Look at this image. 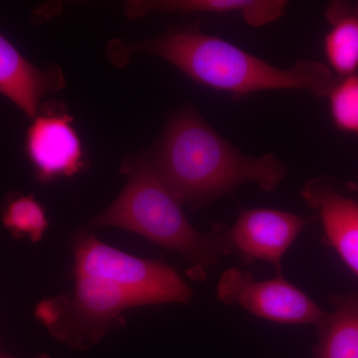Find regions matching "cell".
Returning <instances> with one entry per match:
<instances>
[{"mask_svg": "<svg viewBox=\"0 0 358 358\" xmlns=\"http://www.w3.org/2000/svg\"><path fill=\"white\" fill-rule=\"evenodd\" d=\"M326 18L329 24L324 39L327 67L338 78L358 74V3L331 2Z\"/></svg>", "mask_w": 358, "mask_h": 358, "instance_id": "13", "label": "cell"}, {"mask_svg": "<svg viewBox=\"0 0 358 358\" xmlns=\"http://www.w3.org/2000/svg\"><path fill=\"white\" fill-rule=\"evenodd\" d=\"M0 358H13V357H9V355H6V353L0 352Z\"/></svg>", "mask_w": 358, "mask_h": 358, "instance_id": "17", "label": "cell"}, {"mask_svg": "<svg viewBox=\"0 0 358 358\" xmlns=\"http://www.w3.org/2000/svg\"><path fill=\"white\" fill-rule=\"evenodd\" d=\"M1 220L14 237L32 242L40 241L49 226L43 207L33 195L11 197L2 211Z\"/></svg>", "mask_w": 358, "mask_h": 358, "instance_id": "14", "label": "cell"}, {"mask_svg": "<svg viewBox=\"0 0 358 358\" xmlns=\"http://www.w3.org/2000/svg\"><path fill=\"white\" fill-rule=\"evenodd\" d=\"M74 294L64 313L45 322L47 327L62 319L65 326L54 333L75 348H86L103 338L128 308L140 307L121 287L100 278L75 275Z\"/></svg>", "mask_w": 358, "mask_h": 358, "instance_id": "6", "label": "cell"}, {"mask_svg": "<svg viewBox=\"0 0 358 358\" xmlns=\"http://www.w3.org/2000/svg\"><path fill=\"white\" fill-rule=\"evenodd\" d=\"M334 310L317 326L310 358H358V291L329 296Z\"/></svg>", "mask_w": 358, "mask_h": 358, "instance_id": "12", "label": "cell"}, {"mask_svg": "<svg viewBox=\"0 0 358 358\" xmlns=\"http://www.w3.org/2000/svg\"><path fill=\"white\" fill-rule=\"evenodd\" d=\"M301 197L315 211L324 230L322 241L341 257L358 278V202L339 192L336 180L327 176L310 179Z\"/></svg>", "mask_w": 358, "mask_h": 358, "instance_id": "9", "label": "cell"}, {"mask_svg": "<svg viewBox=\"0 0 358 358\" xmlns=\"http://www.w3.org/2000/svg\"><path fill=\"white\" fill-rule=\"evenodd\" d=\"M65 87L66 78L60 67H36L0 32V94L28 117L32 120L37 115L45 96L58 93Z\"/></svg>", "mask_w": 358, "mask_h": 358, "instance_id": "10", "label": "cell"}, {"mask_svg": "<svg viewBox=\"0 0 358 358\" xmlns=\"http://www.w3.org/2000/svg\"><path fill=\"white\" fill-rule=\"evenodd\" d=\"M140 53L164 59L196 83L238 99L273 90L326 98L336 79L326 63L299 60L289 68L275 67L199 26L173 28L138 41L114 38L106 48L108 60L119 68Z\"/></svg>", "mask_w": 358, "mask_h": 358, "instance_id": "1", "label": "cell"}, {"mask_svg": "<svg viewBox=\"0 0 358 358\" xmlns=\"http://www.w3.org/2000/svg\"><path fill=\"white\" fill-rule=\"evenodd\" d=\"M287 7L282 0H134L127 2L124 13L129 20L150 13H237L258 28L280 20Z\"/></svg>", "mask_w": 358, "mask_h": 358, "instance_id": "11", "label": "cell"}, {"mask_svg": "<svg viewBox=\"0 0 358 358\" xmlns=\"http://www.w3.org/2000/svg\"><path fill=\"white\" fill-rule=\"evenodd\" d=\"M128 180L112 204L94 219L92 225L131 231L171 251L188 264L187 274L203 281L224 256L232 253L226 226L215 224L208 232L195 229L182 204L164 185L145 152L129 157L122 164Z\"/></svg>", "mask_w": 358, "mask_h": 358, "instance_id": "3", "label": "cell"}, {"mask_svg": "<svg viewBox=\"0 0 358 358\" xmlns=\"http://www.w3.org/2000/svg\"><path fill=\"white\" fill-rule=\"evenodd\" d=\"M74 256L75 275L107 280L131 294L140 306L192 299V289L171 266L129 255L88 233L77 238Z\"/></svg>", "mask_w": 358, "mask_h": 358, "instance_id": "4", "label": "cell"}, {"mask_svg": "<svg viewBox=\"0 0 358 358\" xmlns=\"http://www.w3.org/2000/svg\"><path fill=\"white\" fill-rule=\"evenodd\" d=\"M216 296L227 305L282 324H317L326 313L282 275L258 281L249 271L232 267L219 280Z\"/></svg>", "mask_w": 358, "mask_h": 358, "instance_id": "5", "label": "cell"}, {"mask_svg": "<svg viewBox=\"0 0 358 358\" xmlns=\"http://www.w3.org/2000/svg\"><path fill=\"white\" fill-rule=\"evenodd\" d=\"M315 219L277 209H244L233 225L226 227V237L231 251L237 252L244 263L267 262L282 275L285 254Z\"/></svg>", "mask_w": 358, "mask_h": 358, "instance_id": "8", "label": "cell"}, {"mask_svg": "<svg viewBox=\"0 0 358 358\" xmlns=\"http://www.w3.org/2000/svg\"><path fill=\"white\" fill-rule=\"evenodd\" d=\"M345 186L350 192L358 193V182H355V181H348V182L345 183Z\"/></svg>", "mask_w": 358, "mask_h": 358, "instance_id": "16", "label": "cell"}, {"mask_svg": "<svg viewBox=\"0 0 358 358\" xmlns=\"http://www.w3.org/2000/svg\"><path fill=\"white\" fill-rule=\"evenodd\" d=\"M74 119L62 103H44L26 133L28 159L41 182L70 178L84 169V150Z\"/></svg>", "mask_w": 358, "mask_h": 358, "instance_id": "7", "label": "cell"}, {"mask_svg": "<svg viewBox=\"0 0 358 358\" xmlns=\"http://www.w3.org/2000/svg\"><path fill=\"white\" fill-rule=\"evenodd\" d=\"M150 159L169 192L192 210L245 183L275 192L288 173V167L274 154L252 157L242 152L192 107L171 117Z\"/></svg>", "mask_w": 358, "mask_h": 358, "instance_id": "2", "label": "cell"}, {"mask_svg": "<svg viewBox=\"0 0 358 358\" xmlns=\"http://www.w3.org/2000/svg\"><path fill=\"white\" fill-rule=\"evenodd\" d=\"M326 98L336 128L358 136V74L336 77Z\"/></svg>", "mask_w": 358, "mask_h": 358, "instance_id": "15", "label": "cell"}]
</instances>
